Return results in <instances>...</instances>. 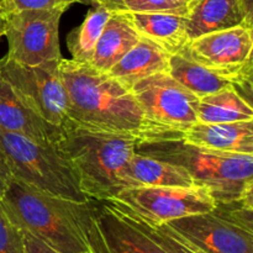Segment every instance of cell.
<instances>
[{"instance_id": "obj_1", "label": "cell", "mask_w": 253, "mask_h": 253, "mask_svg": "<svg viewBox=\"0 0 253 253\" xmlns=\"http://www.w3.org/2000/svg\"><path fill=\"white\" fill-rule=\"evenodd\" d=\"M68 95L67 119L83 127L145 138L165 128L151 123L128 89L89 63L61 59Z\"/></svg>"}, {"instance_id": "obj_2", "label": "cell", "mask_w": 253, "mask_h": 253, "mask_svg": "<svg viewBox=\"0 0 253 253\" xmlns=\"http://www.w3.org/2000/svg\"><path fill=\"white\" fill-rule=\"evenodd\" d=\"M61 127L54 145L84 195L94 202H105L127 188L125 169L140 138L83 127L68 119Z\"/></svg>"}, {"instance_id": "obj_3", "label": "cell", "mask_w": 253, "mask_h": 253, "mask_svg": "<svg viewBox=\"0 0 253 253\" xmlns=\"http://www.w3.org/2000/svg\"><path fill=\"white\" fill-rule=\"evenodd\" d=\"M135 152L184 168L195 185L208 188L216 202H231L252 194L253 155L192 145L177 131H163L141 138Z\"/></svg>"}, {"instance_id": "obj_4", "label": "cell", "mask_w": 253, "mask_h": 253, "mask_svg": "<svg viewBox=\"0 0 253 253\" xmlns=\"http://www.w3.org/2000/svg\"><path fill=\"white\" fill-rule=\"evenodd\" d=\"M0 204L20 230L30 232L57 252H88L84 227L91 199L72 202L10 178Z\"/></svg>"}, {"instance_id": "obj_5", "label": "cell", "mask_w": 253, "mask_h": 253, "mask_svg": "<svg viewBox=\"0 0 253 253\" xmlns=\"http://www.w3.org/2000/svg\"><path fill=\"white\" fill-rule=\"evenodd\" d=\"M0 156L10 175L32 188L77 203L89 202L56 145L0 127Z\"/></svg>"}, {"instance_id": "obj_6", "label": "cell", "mask_w": 253, "mask_h": 253, "mask_svg": "<svg viewBox=\"0 0 253 253\" xmlns=\"http://www.w3.org/2000/svg\"><path fill=\"white\" fill-rule=\"evenodd\" d=\"M252 27L241 25L203 35L190 40L183 49L195 62L229 81L249 103L252 95Z\"/></svg>"}, {"instance_id": "obj_7", "label": "cell", "mask_w": 253, "mask_h": 253, "mask_svg": "<svg viewBox=\"0 0 253 253\" xmlns=\"http://www.w3.org/2000/svg\"><path fill=\"white\" fill-rule=\"evenodd\" d=\"M0 74L40 118L54 126L63 125L68 95L61 76V59L26 66L5 56L0 59Z\"/></svg>"}, {"instance_id": "obj_8", "label": "cell", "mask_w": 253, "mask_h": 253, "mask_svg": "<svg viewBox=\"0 0 253 253\" xmlns=\"http://www.w3.org/2000/svg\"><path fill=\"white\" fill-rule=\"evenodd\" d=\"M64 9L22 10L6 12V56L26 66L62 59L59 21Z\"/></svg>"}, {"instance_id": "obj_9", "label": "cell", "mask_w": 253, "mask_h": 253, "mask_svg": "<svg viewBox=\"0 0 253 253\" xmlns=\"http://www.w3.org/2000/svg\"><path fill=\"white\" fill-rule=\"evenodd\" d=\"M111 202L119 203L153 225L210 211L216 200L205 187H130ZM106 202V200H105Z\"/></svg>"}, {"instance_id": "obj_10", "label": "cell", "mask_w": 253, "mask_h": 253, "mask_svg": "<svg viewBox=\"0 0 253 253\" xmlns=\"http://www.w3.org/2000/svg\"><path fill=\"white\" fill-rule=\"evenodd\" d=\"M151 123L168 131H183L198 123V96L168 72L152 74L130 89Z\"/></svg>"}, {"instance_id": "obj_11", "label": "cell", "mask_w": 253, "mask_h": 253, "mask_svg": "<svg viewBox=\"0 0 253 253\" xmlns=\"http://www.w3.org/2000/svg\"><path fill=\"white\" fill-rule=\"evenodd\" d=\"M95 205L84 227L90 253H169L126 212L109 202Z\"/></svg>"}, {"instance_id": "obj_12", "label": "cell", "mask_w": 253, "mask_h": 253, "mask_svg": "<svg viewBox=\"0 0 253 253\" xmlns=\"http://www.w3.org/2000/svg\"><path fill=\"white\" fill-rule=\"evenodd\" d=\"M202 253H253V232L212 209L167 222Z\"/></svg>"}, {"instance_id": "obj_13", "label": "cell", "mask_w": 253, "mask_h": 253, "mask_svg": "<svg viewBox=\"0 0 253 253\" xmlns=\"http://www.w3.org/2000/svg\"><path fill=\"white\" fill-rule=\"evenodd\" d=\"M0 127L32 138L40 143L54 145L61 135V126L40 118L25 105L10 84L0 74Z\"/></svg>"}, {"instance_id": "obj_14", "label": "cell", "mask_w": 253, "mask_h": 253, "mask_svg": "<svg viewBox=\"0 0 253 253\" xmlns=\"http://www.w3.org/2000/svg\"><path fill=\"white\" fill-rule=\"evenodd\" d=\"M178 133L185 142L200 147L221 152L253 155V121L197 123Z\"/></svg>"}, {"instance_id": "obj_15", "label": "cell", "mask_w": 253, "mask_h": 253, "mask_svg": "<svg viewBox=\"0 0 253 253\" xmlns=\"http://www.w3.org/2000/svg\"><path fill=\"white\" fill-rule=\"evenodd\" d=\"M241 25L253 26L244 0H197L188 12V39Z\"/></svg>"}, {"instance_id": "obj_16", "label": "cell", "mask_w": 253, "mask_h": 253, "mask_svg": "<svg viewBox=\"0 0 253 253\" xmlns=\"http://www.w3.org/2000/svg\"><path fill=\"white\" fill-rule=\"evenodd\" d=\"M126 14L141 37L150 40L169 56L182 52L189 43L187 34L188 14L170 11Z\"/></svg>"}, {"instance_id": "obj_17", "label": "cell", "mask_w": 253, "mask_h": 253, "mask_svg": "<svg viewBox=\"0 0 253 253\" xmlns=\"http://www.w3.org/2000/svg\"><path fill=\"white\" fill-rule=\"evenodd\" d=\"M140 39L126 12H111L89 64L96 71L108 73Z\"/></svg>"}, {"instance_id": "obj_18", "label": "cell", "mask_w": 253, "mask_h": 253, "mask_svg": "<svg viewBox=\"0 0 253 253\" xmlns=\"http://www.w3.org/2000/svg\"><path fill=\"white\" fill-rule=\"evenodd\" d=\"M169 54L150 40L140 41L108 72L109 76L130 90L137 82L160 72H168Z\"/></svg>"}, {"instance_id": "obj_19", "label": "cell", "mask_w": 253, "mask_h": 253, "mask_svg": "<svg viewBox=\"0 0 253 253\" xmlns=\"http://www.w3.org/2000/svg\"><path fill=\"white\" fill-rule=\"evenodd\" d=\"M125 179L130 187H193L194 179L184 168L135 152L128 160Z\"/></svg>"}, {"instance_id": "obj_20", "label": "cell", "mask_w": 253, "mask_h": 253, "mask_svg": "<svg viewBox=\"0 0 253 253\" xmlns=\"http://www.w3.org/2000/svg\"><path fill=\"white\" fill-rule=\"evenodd\" d=\"M197 118L203 124L253 121V108L235 86H229L198 99Z\"/></svg>"}, {"instance_id": "obj_21", "label": "cell", "mask_w": 253, "mask_h": 253, "mask_svg": "<svg viewBox=\"0 0 253 253\" xmlns=\"http://www.w3.org/2000/svg\"><path fill=\"white\" fill-rule=\"evenodd\" d=\"M168 74L198 98L234 86L229 81L190 58L184 51L169 56Z\"/></svg>"}, {"instance_id": "obj_22", "label": "cell", "mask_w": 253, "mask_h": 253, "mask_svg": "<svg viewBox=\"0 0 253 253\" xmlns=\"http://www.w3.org/2000/svg\"><path fill=\"white\" fill-rule=\"evenodd\" d=\"M111 11L104 5H96L86 14L84 21L67 36V47L76 63H90L106 21Z\"/></svg>"}, {"instance_id": "obj_23", "label": "cell", "mask_w": 253, "mask_h": 253, "mask_svg": "<svg viewBox=\"0 0 253 253\" xmlns=\"http://www.w3.org/2000/svg\"><path fill=\"white\" fill-rule=\"evenodd\" d=\"M106 202L111 203L114 207L119 208L120 210H123L124 212L128 215L136 224L140 225L151 237L156 240L160 245H162L166 250L169 253H202L198 251L197 249L192 246V245L188 244L185 240H183L182 237L178 236L167 224L162 225H153L150 222L145 221L143 219H141L138 215H136L135 212H132L131 210H128L127 208L124 207V205L119 204V203L111 202V200H106Z\"/></svg>"}, {"instance_id": "obj_24", "label": "cell", "mask_w": 253, "mask_h": 253, "mask_svg": "<svg viewBox=\"0 0 253 253\" xmlns=\"http://www.w3.org/2000/svg\"><path fill=\"white\" fill-rule=\"evenodd\" d=\"M111 12H189V7L177 0H101Z\"/></svg>"}, {"instance_id": "obj_25", "label": "cell", "mask_w": 253, "mask_h": 253, "mask_svg": "<svg viewBox=\"0 0 253 253\" xmlns=\"http://www.w3.org/2000/svg\"><path fill=\"white\" fill-rule=\"evenodd\" d=\"M0 253H25L22 231L10 220L0 204Z\"/></svg>"}, {"instance_id": "obj_26", "label": "cell", "mask_w": 253, "mask_h": 253, "mask_svg": "<svg viewBox=\"0 0 253 253\" xmlns=\"http://www.w3.org/2000/svg\"><path fill=\"white\" fill-rule=\"evenodd\" d=\"M68 0H7L6 12L22 11V10L64 9L71 6Z\"/></svg>"}, {"instance_id": "obj_27", "label": "cell", "mask_w": 253, "mask_h": 253, "mask_svg": "<svg viewBox=\"0 0 253 253\" xmlns=\"http://www.w3.org/2000/svg\"><path fill=\"white\" fill-rule=\"evenodd\" d=\"M22 231V240H24V247H25V253H59L56 250H53L52 247H49L48 245L44 244L43 241H41L40 239H37L36 236H34L30 232Z\"/></svg>"}, {"instance_id": "obj_28", "label": "cell", "mask_w": 253, "mask_h": 253, "mask_svg": "<svg viewBox=\"0 0 253 253\" xmlns=\"http://www.w3.org/2000/svg\"><path fill=\"white\" fill-rule=\"evenodd\" d=\"M10 178H11V175H10L9 170H7L6 166H5L4 161H2L1 156H0V200H1L2 195H4V192L6 189V185L9 183Z\"/></svg>"}, {"instance_id": "obj_29", "label": "cell", "mask_w": 253, "mask_h": 253, "mask_svg": "<svg viewBox=\"0 0 253 253\" xmlns=\"http://www.w3.org/2000/svg\"><path fill=\"white\" fill-rule=\"evenodd\" d=\"M5 25H6V11L2 7H0V39L4 37Z\"/></svg>"}, {"instance_id": "obj_30", "label": "cell", "mask_w": 253, "mask_h": 253, "mask_svg": "<svg viewBox=\"0 0 253 253\" xmlns=\"http://www.w3.org/2000/svg\"><path fill=\"white\" fill-rule=\"evenodd\" d=\"M71 4H74V2H81V4H86V5H93V6H96V5H101V0H68Z\"/></svg>"}, {"instance_id": "obj_31", "label": "cell", "mask_w": 253, "mask_h": 253, "mask_svg": "<svg viewBox=\"0 0 253 253\" xmlns=\"http://www.w3.org/2000/svg\"><path fill=\"white\" fill-rule=\"evenodd\" d=\"M244 4H245V7H246L247 12H249V15H251L252 16V0H244Z\"/></svg>"}, {"instance_id": "obj_32", "label": "cell", "mask_w": 253, "mask_h": 253, "mask_svg": "<svg viewBox=\"0 0 253 253\" xmlns=\"http://www.w3.org/2000/svg\"><path fill=\"white\" fill-rule=\"evenodd\" d=\"M178 2H180V4L185 5V6H188L190 9V6H192L193 4L195 2V0H177Z\"/></svg>"}, {"instance_id": "obj_33", "label": "cell", "mask_w": 253, "mask_h": 253, "mask_svg": "<svg viewBox=\"0 0 253 253\" xmlns=\"http://www.w3.org/2000/svg\"><path fill=\"white\" fill-rule=\"evenodd\" d=\"M6 5H7V0H0V7H2L5 11H6Z\"/></svg>"}, {"instance_id": "obj_34", "label": "cell", "mask_w": 253, "mask_h": 253, "mask_svg": "<svg viewBox=\"0 0 253 253\" xmlns=\"http://www.w3.org/2000/svg\"><path fill=\"white\" fill-rule=\"evenodd\" d=\"M84 253H90V252H89V251H88V252H84Z\"/></svg>"}, {"instance_id": "obj_35", "label": "cell", "mask_w": 253, "mask_h": 253, "mask_svg": "<svg viewBox=\"0 0 253 253\" xmlns=\"http://www.w3.org/2000/svg\"><path fill=\"white\" fill-rule=\"evenodd\" d=\"M195 1H197V0H195Z\"/></svg>"}]
</instances>
